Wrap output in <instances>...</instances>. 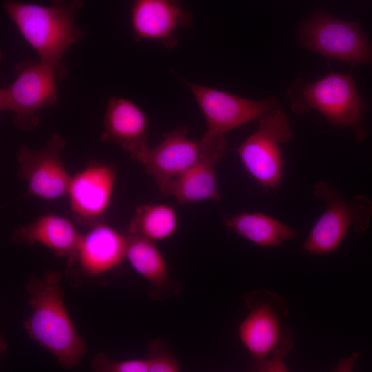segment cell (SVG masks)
<instances>
[{"instance_id":"cell-1","label":"cell","mask_w":372,"mask_h":372,"mask_svg":"<svg viewBox=\"0 0 372 372\" xmlns=\"http://www.w3.org/2000/svg\"><path fill=\"white\" fill-rule=\"evenodd\" d=\"M61 280V273L53 270L41 278H30L25 288L32 313L23 325L30 338L50 353L60 366L71 369L78 366L87 349L65 307Z\"/></svg>"},{"instance_id":"cell-2","label":"cell","mask_w":372,"mask_h":372,"mask_svg":"<svg viewBox=\"0 0 372 372\" xmlns=\"http://www.w3.org/2000/svg\"><path fill=\"white\" fill-rule=\"evenodd\" d=\"M48 6L6 0V12L35 50L40 61L53 67L63 79L66 68L61 59L68 49L83 37L75 15L83 0H49Z\"/></svg>"},{"instance_id":"cell-3","label":"cell","mask_w":372,"mask_h":372,"mask_svg":"<svg viewBox=\"0 0 372 372\" xmlns=\"http://www.w3.org/2000/svg\"><path fill=\"white\" fill-rule=\"evenodd\" d=\"M249 312L239 326L240 339L253 358L257 371H287L283 359L294 346L291 329L284 324L289 315L283 297L262 289L243 296Z\"/></svg>"},{"instance_id":"cell-4","label":"cell","mask_w":372,"mask_h":372,"mask_svg":"<svg viewBox=\"0 0 372 372\" xmlns=\"http://www.w3.org/2000/svg\"><path fill=\"white\" fill-rule=\"evenodd\" d=\"M287 96L294 113L304 114L314 109L329 123L340 128H352L357 140L367 137L364 120L368 105L359 94L351 71L331 73L313 83L298 79Z\"/></svg>"},{"instance_id":"cell-5","label":"cell","mask_w":372,"mask_h":372,"mask_svg":"<svg viewBox=\"0 0 372 372\" xmlns=\"http://www.w3.org/2000/svg\"><path fill=\"white\" fill-rule=\"evenodd\" d=\"M313 194L326 203L305 240L303 248L311 254H324L336 249L351 228L358 234L368 229L372 216V202L366 196L346 199L331 184L321 181Z\"/></svg>"},{"instance_id":"cell-6","label":"cell","mask_w":372,"mask_h":372,"mask_svg":"<svg viewBox=\"0 0 372 372\" xmlns=\"http://www.w3.org/2000/svg\"><path fill=\"white\" fill-rule=\"evenodd\" d=\"M15 72L14 82L0 90V110L14 113L17 128L31 131L40 122L38 111L56 103V82L63 78L55 68L40 61L19 63Z\"/></svg>"},{"instance_id":"cell-7","label":"cell","mask_w":372,"mask_h":372,"mask_svg":"<svg viewBox=\"0 0 372 372\" xmlns=\"http://www.w3.org/2000/svg\"><path fill=\"white\" fill-rule=\"evenodd\" d=\"M298 39L303 46L351 68L372 63V45L358 21H344L318 12L301 23Z\"/></svg>"},{"instance_id":"cell-8","label":"cell","mask_w":372,"mask_h":372,"mask_svg":"<svg viewBox=\"0 0 372 372\" xmlns=\"http://www.w3.org/2000/svg\"><path fill=\"white\" fill-rule=\"evenodd\" d=\"M258 130L236 149L245 167L265 188L276 189L282 177L280 145L292 136L288 115L277 107L258 119Z\"/></svg>"},{"instance_id":"cell-9","label":"cell","mask_w":372,"mask_h":372,"mask_svg":"<svg viewBox=\"0 0 372 372\" xmlns=\"http://www.w3.org/2000/svg\"><path fill=\"white\" fill-rule=\"evenodd\" d=\"M184 80L201 109L207 125L205 138L224 136L242 125L259 119L278 107L275 97L251 101L222 90Z\"/></svg>"},{"instance_id":"cell-10","label":"cell","mask_w":372,"mask_h":372,"mask_svg":"<svg viewBox=\"0 0 372 372\" xmlns=\"http://www.w3.org/2000/svg\"><path fill=\"white\" fill-rule=\"evenodd\" d=\"M65 145L64 138L54 134L40 149L23 146L19 149L17 176L27 182V194L45 200L68 194L72 176L60 156Z\"/></svg>"},{"instance_id":"cell-11","label":"cell","mask_w":372,"mask_h":372,"mask_svg":"<svg viewBox=\"0 0 372 372\" xmlns=\"http://www.w3.org/2000/svg\"><path fill=\"white\" fill-rule=\"evenodd\" d=\"M187 132L186 126L178 127L165 134L157 146L131 154V158L144 166L165 196H170L173 180L189 168L200 154V140L189 139Z\"/></svg>"},{"instance_id":"cell-12","label":"cell","mask_w":372,"mask_h":372,"mask_svg":"<svg viewBox=\"0 0 372 372\" xmlns=\"http://www.w3.org/2000/svg\"><path fill=\"white\" fill-rule=\"evenodd\" d=\"M116 165L92 162L72 177L68 194L75 221L93 227L102 223L116 180Z\"/></svg>"},{"instance_id":"cell-13","label":"cell","mask_w":372,"mask_h":372,"mask_svg":"<svg viewBox=\"0 0 372 372\" xmlns=\"http://www.w3.org/2000/svg\"><path fill=\"white\" fill-rule=\"evenodd\" d=\"M183 0H134L132 24L136 39L156 40L168 49L178 43L176 32L189 28L192 14L182 7Z\"/></svg>"},{"instance_id":"cell-14","label":"cell","mask_w":372,"mask_h":372,"mask_svg":"<svg viewBox=\"0 0 372 372\" xmlns=\"http://www.w3.org/2000/svg\"><path fill=\"white\" fill-rule=\"evenodd\" d=\"M200 142L202 148L197 160L171 185L170 196L175 197L179 203L220 200L215 165L225 152L227 141L221 136L202 137Z\"/></svg>"},{"instance_id":"cell-15","label":"cell","mask_w":372,"mask_h":372,"mask_svg":"<svg viewBox=\"0 0 372 372\" xmlns=\"http://www.w3.org/2000/svg\"><path fill=\"white\" fill-rule=\"evenodd\" d=\"M81 236L69 220L50 214L19 227L13 231L10 240L19 245L41 244L56 256L66 258L70 267L76 263Z\"/></svg>"},{"instance_id":"cell-16","label":"cell","mask_w":372,"mask_h":372,"mask_svg":"<svg viewBox=\"0 0 372 372\" xmlns=\"http://www.w3.org/2000/svg\"><path fill=\"white\" fill-rule=\"evenodd\" d=\"M125 235L126 259L149 282L152 298L161 300L180 293L182 285L169 274L166 262L154 242L136 234Z\"/></svg>"},{"instance_id":"cell-17","label":"cell","mask_w":372,"mask_h":372,"mask_svg":"<svg viewBox=\"0 0 372 372\" xmlns=\"http://www.w3.org/2000/svg\"><path fill=\"white\" fill-rule=\"evenodd\" d=\"M126 250V235L101 223L81 236L76 262L85 273L100 276L120 265Z\"/></svg>"},{"instance_id":"cell-18","label":"cell","mask_w":372,"mask_h":372,"mask_svg":"<svg viewBox=\"0 0 372 372\" xmlns=\"http://www.w3.org/2000/svg\"><path fill=\"white\" fill-rule=\"evenodd\" d=\"M103 125V142L117 144L131 154L148 147L147 118L133 102L123 98H111Z\"/></svg>"},{"instance_id":"cell-19","label":"cell","mask_w":372,"mask_h":372,"mask_svg":"<svg viewBox=\"0 0 372 372\" xmlns=\"http://www.w3.org/2000/svg\"><path fill=\"white\" fill-rule=\"evenodd\" d=\"M227 229L262 247H275L297 236L296 230L263 213L242 212L225 218Z\"/></svg>"},{"instance_id":"cell-20","label":"cell","mask_w":372,"mask_h":372,"mask_svg":"<svg viewBox=\"0 0 372 372\" xmlns=\"http://www.w3.org/2000/svg\"><path fill=\"white\" fill-rule=\"evenodd\" d=\"M177 216L174 207L164 204H145L136 209L127 233L141 236L152 241L169 238L177 227Z\"/></svg>"},{"instance_id":"cell-21","label":"cell","mask_w":372,"mask_h":372,"mask_svg":"<svg viewBox=\"0 0 372 372\" xmlns=\"http://www.w3.org/2000/svg\"><path fill=\"white\" fill-rule=\"evenodd\" d=\"M147 360L149 372H177L180 369L168 342L161 338L149 342Z\"/></svg>"},{"instance_id":"cell-22","label":"cell","mask_w":372,"mask_h":372,"mask_svg":"<svg viewBox=\"0 0 372 372\" xmlns=\"http://www.w3.org/2000/svg\"><path fill=\"white\" fill-rule=\"evenodd\" d=\"M91 366L96 372H149L147 358L116 361L105 353H99L92 360Z\"/></svg>"}]
</instances>
